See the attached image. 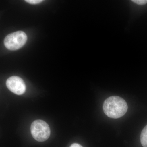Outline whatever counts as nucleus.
I'll list each match as a JSON object with an SVG mask.
<instances>
[{
    "label": "nucleus",
    "mask_w": 147,
    "mask_h": 147,
    "mask_svg": "<svg viewBox=\"0 0 147 147\" xmlns=\"http://www.w3.org/2000/svg\"><path fill=\"white\" fill-rule=\"evenodd\" d=\"M131 1L139 5H144L147 3V0H133Z\"/></svg>",
    "instance_id": "obj_6"
},
{
    "label": "nucleus",
    "mask_w": 147,
    "mask_h": 147,
    "mask_svg": "<svg viewBox=\"0 0 147 147\" xmlns=\"http://www.w3.org/2000/svg\"><path fill=\"white\" fill-rule=\"evenodd\" d=\"M27 35L23 31H17L10 34L5 38V46L8 50H16L20 49L27 42Z\"/></svg>",
    "instance_id": "obj_3"
},
{
    "label": "nucleus",
    "mask_w": 147,
    "mask_h": 147,
    "mask_svg": "<svg viewBox=\"0 0 147 147\" xmlns=\"http://www.w3.org/2000/svg\"><path fill=\"white\" fill-rule=\"evenodd\" d=\"M6 86L11 92L18 95L23 94L26 90V85L24 80L20 77L12 76L6 81Z\"/></svg>",
    "instance_id": "obj_4"
},
{
    "label": "nucleus",
    "mask_w": 147,
    "mask_h": 147,
    "mask_svg": "<svg viewBox=\"0 0 147 147\" xmlns=\"http://www.w3.org/2000/svg\"><path fill=\"white\" fill-rule=\"evenodd\" d=\"M70 147H83L82 146H81V145L79 144H76V143H74V144H72L70 146Z\"/></svg>",
    "instance_id": "obj_8"
},
{
    "label": "nucleus",
    "mask_w": 147,
    "mask_h": 147,
    "mask_svg": "<svg viewBox=\"0 0 147 147\" xmlns=\"http://www.w3.org/2000/svg\"><path fill=\"white\" fill-rule=\"evenodd\" d=\"M140 141L143 147H147V125L142 131Z\"/></svg>",
    "instance_id": "obj_5"
},
{
    "label": "nucleus",
    "mask_w": 147,
    "mask_h": 147,
    "mask_svg": "<svg viewBox=\"0 0 147 147\" xmlns=\"http://www.w3.org/2000/svg\"><path fill=\"white\" fill-rule=\"evenodd\" d=\"M32 136L39 142L46 141L50 137V129L47 123L41 120H37L32 123L31 126Z\"/></svg>",
    "instance_id": "obj_2"
},
{
    "label": "nucleus",
    "mask_w": 147,
    "mask_h": 147,
    "mask_svg": "<svg viewBox=\"0 0 147 147\" xmlns=\"http://www.w3.org/2000/svg\"><path fill=\"white\" fill-rule=\"evenodd\" d=\"M25 1L31 4H38L43 1L42 0H26Z\"/></svg>",
    "instance_id": "obj_7"
},
{
    "label": "nucleus",
    "mask_w": 147,
    "mask_h": 147,
    "mask_svg": "<svg viewBox=\"0 0 147 147\" xmlns=\"http://www.w3.org/2000/svg\"><path fill=\"white\" fill-rule=\"evenodd\" d=\"M128 107L126 101L119 96H112L104 101L103 111L109 117L118 119L125 115Z\"/></svg>",
    "instance_id": "obj_1"
}]
</instances>
